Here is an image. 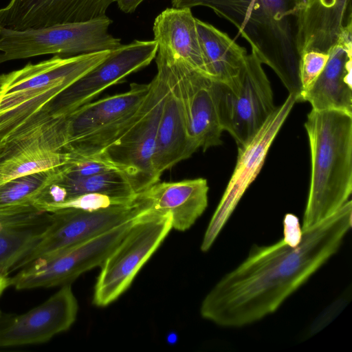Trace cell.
Here are the masks:
<instances>
[{
    "label": "cell",
    "mask_w": 352,
    "mask_h": 352,
    "mask_svg": "<svg viewBox=\"0 0 352 352\" xmlns=\"http://www.w3.org/2000/svg\"><path fill=\"white\" fill-rule=\"evenodd\" d=\"M352 40L351 0H305L298 20L297 47L328 52L338 43Z\"/></svg>",
    "instance_id": "cell-16"
},
{
    "label": "cell",
    "mask_w": 352,
    "mask_h": 352,
    "mask_svg": "<svg viewBox=\"0 0 352 352\" xmlns=\"http://www.w3.org/2000/svg\"><path fill=\"white\" fill-rule=\"evenodd\" d=\"M311 153V181L302 230L336 212L352 191V115L311 109L305 123Z\"/></svg>",
    "instance_id": "cell-4"
},
{
    "label": "cell",
    "mask_w": 352,
    "mask_h": 352,
    "mask_svg": "<svg viewBox=\"0 0 352 352\" xmlns=\"http://www.w3.org/2000/svg\"><path fill=\"white\" fill-rule=\"evenodd\" d=\"M135 218L80 243L36 258L14 276H8V287L29 289L70 283L84 272L100 266Z\"/></svg>",
    "instance_id": "cell-9"
},
{
    "label": "cell",
    "mask_w": 352,
    "mask_h": 352,
    "mask_svg": "<svg viewBox=\"0 0 352 352\" xmlns=\"http://www.w3.org/2000/svg\"><path fill=\"white\" fill-rule=\"evenodd\" d=\"M283 225V238L293 245L298 244L302 234L298 218L293 214H287L285 217Z\"/></svg>",
    "instance_id": "cell-29"
},
{
    "label": "cell",
    "mask_w": 352,
    "mask_h": 352,
    "mask_svg": "<svg viewBox=\"0 0 352 352\" xmlns=\"http://www.w3.org/2000/svg\"><path fill=\"white\" fill-rule=\"evenodd\" d=\"M208 190L204 178L157 182L142 192L148 210L171 218L172 228L188 230L208 206Z\"/></svg>",
    "instance_id": "cell-18"
},
{
    "label": "cell",
    "mask_w": 352,
    "mask_h": 352,
    "mask_svg": "<svg viewBox=\"0 0 352 352\" xmlns=\"http://www.w3.org/2000/svg\"><path fill=\"white\" fill-rule=\"evenodd\" d=\"M135 197H113L100 193H87L69 199L62 203L52 204L44 208L43 211L53 212L62 209H78L95 210L111 206L127 205L135 201Z\"/></svg>",
    "instance_id": "cell-26"
},
{
    "label": "cell",
    "mask_w": 352,
    "mask_h": 352,
    "mask_svg": "<svg viewBox=\"0 0 352 352\" xmlns=\"http://www.w3.org/2000/svg\"><path fill=\"white\" fill-rule=\"evenodd\" d=\"M112 51V50H111ZM104 50L72 56L54 55L0 74V155L31 130L52 120V100L111 54Z\"/></svg>",
    "instance_id": "cell-3"
},
{
    "label": "cell",
    "mask_w": 352,
    "mask_h": 352,
    "mask_svg": "<svg viewBox=\"0 0 352 352\" xmlns=\"http://www.w3.org/2000/svg\"><path fill=\"white\" fill-rule=\"evenodd\" d=\"M148 210L142 195L130 204L95 210L62 209L51 213V221L41 239L16 264L19 270L36 258L74 246L124 222ZM12 271V272H13Z\"/></svg>",
    "instance_id": "cell-10"
},
{
    "label": "cell",
    "mask_w": 352,
    "mask_h": 352,
    "mask_svg": "<svg viewBox=\"0 0 352 352\" xmlns=\"http://www.w3.org/2000/svg\"><path fill=\"white\" fill-rule=\"evenodd\" d=\"M63 166L62 175L71 179H78L115 170L122 171L101 154L81 157L72 155Z\"/></svg>",
    "instance_id": "cell-27"
},
{
    "label": "cell",
    "mask_w": 352,
    "mask_h": 352,
    "mask_svg": "<svg viewBox=\"0 0 352 352\" xmlns=\"http://www.w3.org/2000/svg\"><path fill=\"white\" fill-rule=\"evenodd\" d=\"M113 0H10L0 8V26L22 30L106 17Z\"/></svg>",
    "instance_id": "cell-15"
},
{
    "label": "cell",
    "mask_w": 352,
    "mask_h": 352,
    "mask_svg": "<svg viewBox=\"0 0 352 352\" xmlns=\"http://www.w3.org/2000/svg\"><path fill=\"white\" fill-rule=\"evenodd\" d=\"M327 63L314 85L303 94L312 109L335 110L352 115V40L329 52Z\"/></svg>",
    "instance_id": "cell-20"
},
{
    "label": "cell",
    "mask_w": 352,
    "mask_h": 352,
    "mask_svg": "<svg viewBox=\"0 0 352 352\" xmlns=\"http://www.w3.org/2000/svg\"><path fill=\"white\" fill-rule=\"evenodd\" d=\"M51 221V213L27 223L0 225V274L8 276L41 239Z\"/></svg>",
    "instance_id": "cell-24"
},
{
    "label": "cell",
    "mask_w": 352,
    "mask_h": 352,
    "mask_svg": "<svg viewBox=\"0 0 352 352\" xmlns=\"http://www.w3.org/2000/svg\"><path fill=\"white\" fill-rule=\"evenodd\" d=\"M54 182L65 189L66 200L87 193L126 197H133L138 195L127 175L120 170L78 179H71L61 175Z\"/></svg>",
    "instance_id": "cell-25"
},
{
    "label": "cell",
    "mask_w": 352,
    "mask_h": 352,
    "mask_svg": "<svg viewBox=\"0 0 352 352\" xmlns=\"http://www.w3.org/2000/svg\"><path fill=\"white\" fill-rule=\"evenodd\" d=\"M158 45L155 40H134L111 52L109 56L60 93L46 111L50 119L66 116L89 102L109 87L147 65L155 58Z\"/></svg>",
    "instance_id": "cell-12"
},
{
    "label": "cell",
    "mask_w": 352,
    "mask_h": 352,
    "mask_svg": "<svg viewBox=\"0 0 352 352\" xmlns=\"http://www.w3.org/2000/svg\"><path fill=\"white\" fill-rule=\"evenodd\" d=\"M296 102V96L289 94L256 133L245 145L238 146L236 166L206 228L201 251L207 252L211 248L241 198L258 175L274 140Z\"/></svg>",
    "instance_id": "cell-11"
},
{
    "label": "cell",
    "mask_w": 352,
    "mask_h": 352,
    "mask_svg": "<svg viewBox=\"0 0 352 352\" xmlns=\"http://www.w3.org/2000/svg\"><path fill=\"white\" fill-rule=\"evenodd\" d=\"M351 217L349 199L302 230L296 245L283 238L272 245H253L246 258L204 298L201 316L222 327L239 328L273 314L337 253L351 228Z\"/></svg>",
    "instance_id": "cell-1"
},
{
    "label": "cell",
    "mask_w": 352,
    "mask_h": 352,
    "mask_svg": "<svg viewBox=\"0 0 352 352\" xmlns=\"http://www.w3.org/2000/svg\"><path fill=\"white\" fill-rule=\"evenodd\" d=\"M156 64L164 68L170 85L158 125L152 161L154 172L160 178L164 171L190 157L195 152L189 141L177 85L164 65L158 60Z\"/></svg>",
    "instance_id": "cell-21"
},
{
    "label": "cell",
    "mask_w": 352,
    "mask_h": 352,
    "mask_svg": "<svg viewBox=\"0 0 352 352\" xmlns=\"http://www.w3.org/2000/svg\"><path fill=\"white\" fill-rule=\"evenodd\" d=\"M63 166L28 173L0 186V214L13 215L35 212V201L43 190L62 175Z\"/></svg>",
    "instance_id": "cell-23"
},
{
    "label": "cell",
    "mask_w": 352,
    "mask_h": 352,
    "mask_svg": "<svg viewBox=\"0 0 352 352\" xmlns=\"http://www.w3.org/2000/svg\"><path fill=\"white\" fill-rule=\"evenodd\" d=\"M150 84L131 83L128 91L88 102L59 118L65 147L136 111L144 102Z\"/></svg>",
    "instance_id": "cell-17"
},
{
    "label": "cell",
    "mask_w": 352,
    "mask_h": 352,
    "mask_svg": "<svg viewBox=\"0 0 352 352\" xmlns=\"http://www.w3.org/2000/svg\"><path fill=\"white\" fill-rule=\"evenodd\" d=\"M171 229L169 215L147 210L138 216L100 266L93 304L107 306L124 292Z\"/></svg>",
    "instance_id": "cell-7"
},
{
    "label": "cell",
    "mask_w": 352,
    "mask_h": 352,
    "mask_svg": "<svg viewBox=\"0 0 352 352\" xmlns=\"http://www.w3.org/2000/svg\"><path fill=\"white\" fill-rule=\"evenodd\" d=\"M117 3L118 8L124 13L134 12L138 6L144 0H113Z\"/></svg>",
    "instance_id": "cell-30"
},
{
    "label": "cell",
    "mask_w": 352,
    "mask_h": 352,
    "mask_svg": "<svg viewBox=\"0 0 352 352\" xmlns=\"http://www.w3.org/2000/svg\"><path fill=\"white\" fill-rule=\"evenodd\" d=\"M157 68L156 75L149 82L143 115L100 153L127 175L138 194L160 179L154 172L152 161L158 125L170 85L164 68L160 65H157Z\"/></svg>",
    "instance_id": "cell-8"
},
{
    "label": "cell",
    "mask_w": 352,
    "mask_h": 352,
    "mask_svg": "<svg viewBox=\"0 0 352 352\" xmlns=\"http://www.w3.org/2000/svg\"><path fill=\"white\" fill-rule=\"evenodd\" d=\"M108 17L16 30L0 26V64L42 55L72 56L113 50L122 44L109 32Z\"/></svg>",
    "instance_id": "cell-5"
},
{
    "label": "cell",
    "mask_w": 352,
    "mask_h": 352,
    "mask_svg": "<svg viewBox=\"0 0 352 352\" xmlns=\"http://www.w3.org/2000/svg\"><path fill=\"white\" fill-rule=\"evenodd\" d=\"M329 54L318 51H307L302 54L300 62V79L303 94L314 85L323 71Z\"/></svg>",
    "instance_id": "cell-28"
},
{
    "label": "cell",
    "mask_w": 352,
    "mask_h": 352,
    "mask_svg": "<svg viewBox=\"0 0 352 352\" xmlns=\"http://www.w3.org/2000/svg\"><path fill=\"white\" fill-rule=\"evenodd\" d=\"M153 30L157 50L210 78L196 18L190 8H166L155 18Z\"/></svg>",
    "instance_id": "cell-19"
},
{
    "label": "cell",
    "mask_w": 352,
    "mask_h": 352,
    "mask_svg": "<svg viewBox=\"0 0 352 352\" xmlns=\"http://www.w3.org/2000/svg\"><path fill=\"white\" fill-rule=\"evenodd\" d=\"M196 24L210 78L231 82L239 75L247 50L211 24L197 18Z\"/></svg>",
    "instance_id": "cell-22"
},
{
    "label": "cell",
    "mask_w": 352,
    "mask_h": 352,
    "mask_svg": "<svg viewBox=\"0 0 352 352\" xmlns=\"http://www.w3.org/2000/svg\"><path fill=\"white\" fill-rule=\"evenodd\" d=\"M1 91L0 90V100H1Z\"/></svg>",
    "instance_id": "cell-32"
},
{
    "label": "cell",
    "mask_w": 352,
    "mask_h": 352,
    "mask_svg": "<svg viewBox=\"0 0 352 352\" xmlns=\"http://www.w3.org/2000/svg\"><path fill=\"white\" fill-rule=\"evenodd\" d=\"M78 309L70 283L29 311L16 315L0 311V347L45 342L67 331Z\"/></svg>",
    "instance_id": "cell-14"
},
{
    "label": "cell",
    "mask_w": 352,
    "mask_h": 352,
    "mask_svg": "<svg viewBox=\"0 0 352 352\" xmlns=\"http://www.w3.org/2000/svg\"><path fill=\"white\" fill-rule=\"evenodd\" d=\"M261 62L251 51L239 75L230 82L214 80L219 118L238 146L245 145L276 107Z\"/></svg>",
    "instance_id": "cell-6"
},
{
    "label": "cell",
    "mask_w": 352,
    "mask_h": 352,
    "mask_svg": "<svg viewBox=\"0 0 352 352\" xmlns=\"http://www.w3.org/2000/svg\"><path fill=\"white\" fill-rule=\"evenodd\" d=\"M8 287V276L0 274V296L3 291Z\"/></svg>",
    "instance_id": "cell-31"
},
{
    "label": "cell",
    "mask_w": 352,
    "mask_h": 352,
    "mask_svg": "<svg viewBox=\"0 0 352 352\" xmlns=\"http://www.w3.org/2000/svg\"><path fill=\"white\" fill-rule=\"evenodd\" d=\"M155 60L174 80L182 103L190 146L194 152L222 144L214 80L182 60L157 50Z\"/></svg>",
    "instance_id": "cell-13"
},
{
    "label": "cell",
    "mask_w": 352,
    "mask_h": 352,
    "mask_svg": "<svg viewBox=\"0 0 352 352\" xmlns=\"http://www.w3.org/2000/svg\"><path fill=\"white\" fill-rule=\"evenodd\" d=\"M305 0H172L173 8L204 6L226 19L247 41L262 64L302 101L298 20Z\"/></svg>",
    "instance_id": "cell-2"
}]
</instances>
